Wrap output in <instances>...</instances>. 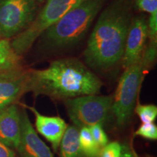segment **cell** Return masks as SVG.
Here are the masks:
<instances>
[{"mask_svg": "<svg viewBox=\"0 0 157 157\" xmlns=\"http://www.w3.org/2000/svg\"><path fill=\"white\" fill-rule=\"evenodd\" d=\"M133 0H113L101 12L84 51L90 67L108 70L121 61L133 19Z\"/></svg>", "mask_w": 157, "mask_h": 157, "instance_id": "1", "label": "cell"}, {"mask_svg": "<svg viewBox=\"0 0 157 157\" xmlns=\"http://www.w3.org/2000/svg\"><path fill=\"white\" fill-rule=\"evenodd\" d=\"M103 86L101 79L76 58L54 60L41 70H29V92L67 100L82 95H98Z\"/></svg>", "mask_w": 157, "mask_h": 157, "instance_id": "2", "label": "cell"}, {"mask_svg": "<svg viewBox=\"0 0 157 157\" xmlns=\"http://www.w3.org/2000/svg\"><path fill=\"white\" fill-rule=\"evenodd\" d=\"M107 0H87L72 9L45 30L42 37L44 46L61 50L79 42L103 9Z\"/></svg>", "mask_w": 157, "mask_h": 157, "instance_id": "3", "label": "cell"}, {"mask_svg": "<svg viewBox=\"0 0 157 157\" xmlns=\"http://www.w3.org/2000/svg\"><path fill=\"white\" fill-rule=\"evenodd\" d=\"M85 1L87 0H46L31 24L15 37L11 43L12 48L18 56L26 52L47 29Z\"/></svg>", "mask_w": 157, "mask_h": 157, "instance_id": "4", "label": "cell"}, {"mask_svg": "<svg viewBox=\"0 0 157 157\" xmlns=\"http://www.w3.org/2000/svg\"><path fill=\"white\" fill-rule=\"evenodd\" d=\"M113 98L88 95L65 100L66 111L74 126L79 129L95 124L103 125L112 113Z\"/></svg>", "mask_w": 157, "mask_h": 157, "instance_id": "5", "label": "cell"}, {"mask_svg": "<svg viewBox=\"0 0 157 157\" xmlns=\"http://www.w3.org/2000/svg\"><path fill=\"white\" fill-rule=\"evenodd\" d=\"M145 71L140 60L124 68L119 78L112 103V113L119 126L124 125L132 117Z\"/></svg>", "mask_w": 157, "mask_h": 157, "instance_id": "6", "label": "cell"}, {"mask_svg": "<svg viewBox=\"0 0 157 157\" xmlns=\"http://www.w3.org/2000/svg\"><path fill=\"white\" fill-rule=\"evenodd\" d=\"M35 0H0V38L8 39L22 33L38 13Z\"/></svg>", "mask_w": 157, "mask_h": 157, "instance_id": "7", "label": "cell"}, {"mask_svg": "<svg viewBox=\"0 0 157 157\" xmlns=\"http://www.w3.org/2000/svg\"><path fill=\"white\" fill-rule=\"evenodd\" d=\"M29 93V70L21 66L0 71V111Z\"/></svg>", "mask_w": 157, "mask_h": 157, "instance_id": "8", "label": "cell"}, {"mask_svg": "<svg viewBox=\"0 0 157 157\" xmlns=\"http://www.w3.org/2000/svg\"><path fill=\"white\" fill-rule=\"evenodd\" d=\"M148 39V22L143 16L133 17L127 34L121 64L126 68L141 60Z\"/></svg>", "mask_w": 157, "mask_h": 157, "instance_id": "9", "label": "cell"}, {"mask_svg": "<svg viewBox=\"0 0 157 157\" xmlns=\"http://www.w3.org/2000/svg\"><path fill=\"white\" fill-rule=\"evenodd\" d=\"M21 132L17 151L21 157H53L50 149L39 137L26 111L21 113Z\"/></svg>", "mask_w": 157, "mask_h": 157, "instance_id": "10", "label": "cell"}, {"mask_svg": "<svg viewBox=\"0 0 157 157\" xmlns=\"http://www.w3.org/2000/svg\"><path fill=\"white\" fill-rule=\"evenodd\" d=\"M21 132V113L15 104L0 111V140L10 148L17 149Z\"/></svg>", "mask_w": 157, "mask_h": 157, "instance_id": "11", "label": "cell"}, {"mask_svg": "<svg viewBox=\"0 0 157 157\" xmlns=\"http://www.w3.org/2000/svg\"><path fill=\"white\" fill-rule=\"evenodd\" d=\"M27 107L35 116V126L37 132L44 136L52 145L54 151H58L59 145L62 140L68 125L59 117H48L40 113L33 107Z\"/></svg>", "mask_w": 157, "mask_h": 157, "instance_id": "12", "label": "cell"}, {"mask_svg": "<svg viewBox=\"0 0 157 157\" xmlns=\"http://www.w3.org/2000/svg\"><path fill=\"white\" fill-rule=\"evenodd\" d=\"M59 148L60 157H84L80 147L77 127L74 125L67 127Z\"/></svg>", "mask_w": 157, "mask_h": 157, "instance_id": "13", "label": "cell"}, {"mask_svg": "<svg viewBox=\"0 0 157 157\" xmlns=\"http://www.w3.org/2000/svg\"><path fill=\"white\" fill-rule=\"evenodd\" d=\"M20 66V56L15 52L7 39L0 38V71Z\"/></svg>", "mask_w": 157, "mask_h": 157, "instance_id": "14", "label": "cell"}, {"mask_svg": "<svg viewBox=\"0 0 157 157\" xmlns=\"http://www.w3.org/2000/svg\"><path fill=\"white\" fill-rule=\"evenodd\" d=\"M79 143L84 157H99L101 148L94 140L89 127H82L78 129Z\"/></svg>", "mask_w": 157, "mask_h": 157, "instance_id": "15", "label": "cell"}, {"mask_svg": "<svg viewBox=\"0 0 157 157\" xmlns=\"http://www.w3.org/2000/svg\"><path fill=\"white\" fill-rule=\"evenodd\" d=\"M135 111L143 123H152L156 119L157 107L153 104L138 105Z\"/></svg>", "mask_w": 157, "mask_h": 157, "instance_id": "16", "label": "cell"}, {"mask_svg": "<svg viewBox=\"0 0 157 157\" xmlns=\"http://www.w3.org/2000/svg\"><path fill=\"white\" fill-rule=\"evenodd\" d=\"M135 135L147 140H156L157 139V127L154 122L143 123L137 129Z\"/></svg>", "mask_w": 157, "mask_h": 157, "instance_id": "17", "label": "cell"}, {"mask_svg": "<svg viewBox=\"0 0 157 157\" xmlns=\"http://www.w3.org/2000/svg\"><path fill=\"white\" fill-rule=\"evenodd\" d=\"M90 132L93 136L94 140L97 143L98 146L103 148L109 143V138L101 124H95L89 127Z\"/></svg>", "mask_w": 157, "mask_h": 157, "instance_id": "18", "label": "cell"}, {"mask_svg": "<svg viewBox=\"0 0 157 157\" xmlns=\"http://www.w3.org/2000/svg\"><path fill=\"white\" fill-rule=\"evenodd\" d=\"M121 153V145L119 142L108 143L102 149L101 157H120Z\"/></svg>", "mask_w": 157, "mask_h": 157, "instance_id": "19", "label": "cell"}, {"mask_svg": "<svg viewBox=\"0 0 157 157\" xmlns=\"http://www.w3.org/2000/svg\"><path fill=\"white\" fill-rule=\"evenodd\" d=\"M148 38L149 42H157V12L150 14L148 21Z\"/></svg>", "mask_w": 157, "mask_h": 157, "instance_id": "20", "label": "cell"}, {"mask_svg": "<svg viewBox=\"0 0 157 157\" xmlns=\"http://www.w3.org/2000/svg\"><path fill=\"white\" fill-rule=\"evenodd\" d=\"M138 10L149 15L157 12V0H135Z\"/></svg>", "mask_w": 157, "mask_h": 157, "instance_id": "21", "label": "cell"}, {"mask_svg": "<svg viewBox=\"0 0 157 157\" xmlns=\"http://www.w3.org/2000/svg\"><path fill=\"white\" fill-rule=\"evenodd\" d=\"M0 157H15L12 148L0 140Z\"/></svg>", "mask_w": 157, "mask_h": 157, "instance_id": "22", "label": "cell"}, {"mask_svg": "<svg viewBox=\"0 0 157 157\" xmlns=\"http://www.w3.org/2000/svg\"><path fill=\"white\" fill-rule=\"evenodd\" d=\"M120 157H137L136 153L129 145H121V153Z\"/></svg>", "mask_w": 157, "mask_h": 157, "instance_id": "23", "label": "cell"}, {"mask_svg": "<svg viewBox=\"0 0 157 157\" xmlns=\"http://www.w3.org/2000/svg\"><path fill=\"white\" fill-rule=\"evenodd\" d=\"M35 1L37 3H38V5H39V4H42L44 2L46 1V0H35Z\"/></svg>", "mask_w": 157, "mask_h": 157, "instance_id": "24", "label": "cell"}]
</instances>
